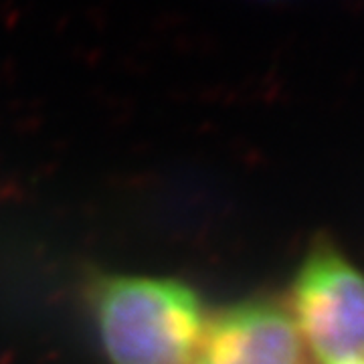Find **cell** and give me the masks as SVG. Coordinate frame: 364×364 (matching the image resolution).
<instances>
[{
    "mask_svg": "<svg viewBox=\"0 0 364 364\" xmlns=\"http://www.w3.org/2000/svg\"><path fill=\"white\" fill-rule=\"evenodd\" d=\"M90 308L107 364H191L208 322L196 289L176 277L97 275Z\"/></svg>",
    "mask_w": 364,
    "mask_h": 364,
    "instance_id": "cell-1",
    "label": "cell"
},
{
    "mask_svg": "<svg viewBox=\"0 0 364 364\" xmlns=\"http://www.w3.org/2000/svg\"><path fill=\"white\" fill-rule=\"evenodd\" d=\"M191 364H304V342L289 310L243 299L208 316Z\"/></svg>",
    "mask_w": 364,
    "mask_h": 364,
    "instance_id": "cell-3",
    "label": "cell"
},
{
    "mask_svg": "<svg viewBox=\"0 0 364 364\" xmlns=\"http://www.w3.org/2000/svg\"><path fill=\"white\" fill-rule=\"evenodd\" d=\"M348 364H364V360H354V363H348Z\"/></svg>",
    "mask_w": 364,
    "mask_h": 364,
    "instance_id": "cell-4",
    "label": "cell"
},
{
    "mask_svg": "<svg viewBox=\"0 0 364 364\" xmlns=\"http://www.w3.org/2000/svg\"><path fill=\"white\" fill-rule=\"evenodd\" d=\"M291 318L322 364L364 360V273L330 241H318L291 286Z\"/></svg>",
    "mask_w": 364,
    "mask_h": 364,
    "instance_id": "cell-2",
    "label": "cell"
}]
</instances>
